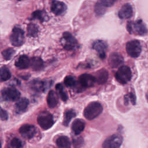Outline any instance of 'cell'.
<instances>
[{
    "label": "cell",
    "mask_w": 148,
    "mask_h": 148,
    "mask_svg": "<svg viewBox=\"0 0 148 148\" xmlns=\"http://www.w3.org/2000/svg\"><path fill=\"white\" fill-rule=\"evenodd\" d=\"M102 110V105L99 102L94 101L89 103L84 108L83 114L86 119L91 120L98 117Z\"/></svg>",
    "instance_id": "1"
},
{
    "label": "cell",
    "mask_w": 148,
    "mask_h": 148,
    "mask_svg": "<svg viewBox=\"0 0 148 148\" xmlns=\"http://www.w3.org/2000/svg\"><path fill=\"white\" fill-rule=\"evenodd\" d=\"M127 29L130 34L138 35H145L148 32L146 27L141 20H138L134 22L128 21L127 24Z\"/></svg>",
    "instance_id": "2"
},
{
    "label": "cell",
    "mask_w": 148,
    "mask_h": 148,
    "mask_svg": "<svg viewBox=\"0 0 148 148\" xmlns=\"http://www.w3.org/2000/svg\"><path fill=\"white\" fill-rule=\"evenodd\" d=\"M114 76L119 83L125 84L131 80L132 78V72L129 66L123 65L116 72Z\"/></svg>",
    "instance_id": "3"
},
{
    "label": "cell",
    "mask_w": 148,
    "mask_h": 148,
    "mask_svg": "<svg viewBox=\"0 0 148 148\" xmlns=\"http://www.w3.org/2000/svg\"><path fill=\"white\" fill-rule=\"evenodd\" d=\"M37 122L43 130H48L54 124V119L52 114L47 111L40 113L37 117Z\"/></svg>",
    "instance_id": "4"
},
{
    "label": "cell",
    "mask_w": 148,
    "mask_h": 148,
    "mask_svg": "<svg viewBox=\"0 0 148 148\" xmlns=\"http://www.w3.org/2000/svg\"><path fill=\"white\" fill-rule=\"evenodd\" d=\"M10 40L13 46H21L24 42V31L21 28L14 27L10 36Z\"/></svg>",
    "instance_id": "5"
},
{
    "label": "cell",
    "mask_w": 148,
    "mask_h": 148,
    "mask_svg": "<svg viewBox=\"0 0 148 148\" xmlns=\"http://www.w3.org/2000/svg\"><path fill=\"white\" fill-rule=\"evenodd\" d=\"M126 51L128 56L132 58L139 57L142 51V46L138 40H132L126 44Z\"/></svg>",
    "instance_id": "6"
},
{
    "label": "cell",
    "mask_w": 148,
    "mask_h": 148,
    "mask_svg": "<svg viewBox=\"0 0 148 148\" xmlns=\"http://www.w3.org/2000/svg\"><path fill=\"white\" fill-rule=\"evenodd\" d=\"M61 42L64 48L66 50H73L77 46L76 39L69 32H64Z\"/></svg>",
    "instance_id": "7"
},
{
    "label": "cell",
    "mask_w": 148,
    "mask_h": 148,
    "mask_svg": "<svg viewBox=\"0 0 148 148\" xmlns=\"http://www.w3.org/2000/svg\"><path fill=\"white\" fill-rule=\"evenodd\" d=\"M123 142V138L119 134L112 135L107 138L103 143V148H120Z\"/></svg>",
    "instance_id": "8"
},
{
    "label": "cell",
    "mask_w": 148,
    "mask_h": 148,
    "mask_svg": "<svg viewBox=\"0 0 148 148\" xmlns=\"http://www.w3.org/2000/svg\"><path fill=\"white\" fill-rule=\"evenodd\" d=\"M2 98L7 101H15L18 100L20 97V92L15 88H4L1 91Z\"/></svg>",
    "instance_id": "9"
},
{
    "label": "cell",
    "mask_w": 148,
    "mask_h": 148,
    "mask_svg": "<svg viewBox=\"0 0 148 148\" xmlns=\"http://www.w3.org/2000/svg\"><path fill=\"white\" fill-rule=\"evenodd\" d=\"M114 3V1L102 0L97 2L94 6V12L97 16H101L103 15L108 8L110 7Z\"/></svg>",
    "instance_id": "10"
},
{
    "label": "cell",
    "mask_w": 148,
    "mask_h": 148,
    "mask_svg": "<svg viewBox=\"0 0 148 148\" xmlns=\"http://www.w3.org/2000/svg\"><path fill=\"white\" fill-rule=\"evenodd\" d=\"M19 133L23 138L29 139L35 135L36 128L33 125L24 124L19 128Z\"/></svg>",
    "instance_id": "11"
},
{
    "label": "cell",
    "mask_w": 148,
    "mask_h": 148,
    "mask_svg": "<svg viewBox=\"0 0 148 148\" xmlns=\"http://www.w3.org/2000/svg\"><path fill=\"white\" fill-rule=\"evenodd\" d=\"M79 82L81 86L84 88H88L93 86L96 82L95 76L88 73L81 75L79 77Z\"/></svg>",
    "instance_id": "12"
},
{
    "label": "cell",
    "mask_w": 148,
    "mask_h": 148,
    "mask_svg": "<svg viewBox=\"0 0 148 148\" xmlns=\"http://www.w3.org/2000/svg\"><path fill=\"white\" fill-rule=\"evenodd\" d=\"M92 48L98 53L101 58L103 59L105 58L106 50L107 49V44L105 42L101 40H98L93 43Z\"/></svg>",
    "instance_id": "13"
},
{
    "label": "cell",
    "mask_w": 148,
    "mask_h": 148,
    "mask_svg": "<svg viewBox=\"0 0 148 148\" xmlns=\"http://www.w3.org/2000/svg\"><path fill=\"white\" fill-rule=\"evenodd\" d=\"M51 11L56 15L58 16L64 13L66 9V5L63 2L54 1L51 5Z\"/></svg>",
    "instance_id": "14"
},
{
    "label": "cell",
    "mask_w": 148,
    "mask_h": 148,
    "mask_svg": "<svg viewBox=\"0 0 148 148\" xmlns=\"http://www.w3.org/2000/svg\"><path fill=\"white\" fill-rule=\"evenodd\" d=\"M108 62L110 66L114 68L123 64L124 59L120 54L118 53H113L110 55Z\"/></svg>",
    "instance_id": "15"
},
{
    "label": "cell",
    "mask_w": 148,
    "mask_h": 148,
    "mask_svg": "<svg viewBox=\"0 0 148 148\" xmlns=\"http://www.w3.org/2000/svg\"><path fill=\"white\" fill-rule=\"evenodd\" d=\"M133 14V8L130 3H125L120 9L118 16L121 19L129 18Z\"/></svg>",
    "instance_id": "16"
},
{
    "label": "cell",
    "mask_w": 148,
    "mask_h": 148,
    "mask_svg": "<svg viewBox=\"0 0 148 148\" xmlns=\"http://www.w3.org/2000/svg\"><path fill=\"white\" fill-rule=\"evenodd\" d=\"M30 65L31 61L26 55H21L15 62V66L19 69L28 68Z\"/></svg>",
    "instance_id": "17"
},
{
    "label": "cell",
    "mask_w": 148,
    "mask_h": 148,
    "mask_svg": "<svg viewBox=\"0 0 148 148\" xmlns=\"http://www.w3.org/2000/svg\"><path fill=\"white\" fill-rule=\"evenodd\" d=\"M85 123L82 119H76L72 124L71 128L73 132L77 135H79L84 129Z\"/></svg>",
    "instance_id": "18"
},
{
    "label": "cell",
    "mask_w": 148,
    "mask_h": 148,
    "mask_svg": "<svg viewBox=\"0 0 148 148\" xmlns=\"http://www.w3.org/2000/svg\"><path fill=\"white\" fill-rule=\"evenodd\" d=\"M29 104V101L26 98H21L17 101L15 104V110L17 113L24 112Z\"/></svg>",
    "instance_id": "19"
},
{
    "label": "cell",
    "mask_w": 148,
    "mask_h": 148,
    "mask_svg": "<svg viewBox=\"0 0 148 148\" xmlns=\"http://www.w3.org/2000/svg\"><path fill=\"white\" fill-rule=\"evenodd\" d=\"M47 103L50 108H55L58 103V98L54 90H50L47 97Z\"/></svg>",
    "instance_id": "20"
},
{
    "label": "cell",
    "mask_w": 148,
    "mask_h": 148,
    "mask_svg": "<svg viewBox=\"0 0 148 148\" xmlns=\"http://www.w3.org/2000/svg\"><path fill=\"white\" fill-rule=\"evenodd\" d=\"M109 77V73L108 71L105 69H101L97 72L96 76H95L96 79V82L99 84H105Z\"/></svg>",
    "instance_id": "21"
},
{
    "label": "cell",
    "mask_w": 148,
    "mask_h": 148,
    "mask_svg": "<svg viewBox=\"0 0 148 148\" xmlns=\"http://www.w3.org/2000/svg\"><path fill=\"white\" fill-rule=\"evenodd\" d=\"M48 84L49 83L46 82H43L38 80H35L31 83L32 88L36 91H44L47 88Z\"/></svg>",
    "instance_id": "22"
},
{
    "label": "cell",
    "mask_w": 148,
    "mask_h": 148,
    "mask_svg": "<svg viewBox=\"0 0 148 148\" xmlns=\"http://www.w3.org/2000/svg\"><path fill=\"white\" fill-rule=\"evenodd\" d=\"M31 68L34 71H38L42 70L44 66L43 60L38 57H33L31 61Z\"/></svg>",
    "instance_id": "23"
},
{
    "label": "cell",
    "mask_w": 148,
    "mask_h": 148,
    "mask_svg": "<svg viewBox=\"0 0 148 148\" xmlns=\"http://www.w3.org/2000/svg\"><path fill=\"white\" fill-rule=\"evenodd\" d=\"M56 143L58 148H71V142L69 139L66 136L58 137Z\"/></svg>",
    "instance_id": "24"
},
{
    "label": "cell",
    "mask_w": 148,
    "mask_h": 148,
    "mask_svg": "<svg viewBox=\"0 0 148 148\" xmlns=\"http://www.w3.org/2000/svg\"><path fill=\"white\" fill-rule=\"evenodd\" d=\"M76 116L75 112L72 109L66 110L64 113V117L63 120V125L68 127L71 120Z\"/></svg>",
    "instance_id": "25"
},
{
    "label": "cell",
    "mask_w": 148,
    "mask_h": 148,
    "mask_svg": "<svg viewBox=\"0 0 148 148\" xmlns=\"http://www.w3.org/2000/svg\"><path fill=\"white\" fill-rule=\"evenodd\" d=\"M56 89L58 92V94L60 95L61 99L63 101H66L68 99V95L66 91L64 90L62 84L61 83L57 84L56 85Z\"/></svg>",
    "instance_id": "26"
},
{
    "label": "cell",
    "mask_w": 148,
    "mask_h": 148,
    "mask_svg": "<svg viewBox=\"0 0 148 148\" xmlns=\"http://www.w3.org/2000/svg\"><path fill=\"white\" fill-rule=\"evenodd\" d=\"M1 80L2 82L9 80L11 77V73L6 66H2L1 68Z\"/></svg>",
    "instance_id": "27"
},
{
    "label": "cell",
    "mask_w": 148,
    "mask_h": 148,
    "mask_svg": "<svg viewBox=\"0 0 148 148\" xmlns=\"http://www.w3.org/2000/svg\"><path fill=\"white\" fill-rule=\"evenodd\" d=\"M38 32V28L35 24L33 23H30L28 24L27 27V35L28 36L35 37L37 36Z\"/></svg>",
    "instance_id": "28"
},
{
    "label": "cell",
    "mask_w": 148,
    "mask_h": 148,
    "mask_svg": "<svg viewBox=\"0 0 148 148\" xmlns=\"http://www.w3.org/2000/svg\"><path fill=\"white\" fill-rule=\"evenodd\" d=\"M15 51L13 48H8L2 51V56L5 60L8 61L11 59Z\"/></svg>",
    "instance_id": "29"
},
{
    "label": "cell",
    "mask_w": 148,
    "mask_h": 148,
    "mask_svg": "<svg viewBox=\"0 0 148 148\" xmlns=\"http://www.w3.org/2000/svg\"><path fill=\"white\" fill-rule=\"evenodd\" d=\"M21 147H22V142L17 138H13L10 140L9 145V148H21Z\"/></svg>",
    "instance_id": "30"
},
{
    "label": "cell",
    "mask_w": 148,
    "mask_h": 148,
    "mask_svg": "<svg viewBox=\"0 0 148 148\" xmlns=\"http://www.w3.org/2000/svg\"><path fill=\"white\" fill-rule=\"evenodd\" d=\"M32 17L33 18L38 19L40 21L43 22L45 20V14L43 13L42 11L38 10L32 13Z\"/></svg>",
    "instance_id": "31"
},
{
    "label": "cell",
    "mask_w": 148,
    "mask_h": 148,
    "mask_svg": "<svg viewBox=\"0 0 148 148\" xmlns=\"http://www.w3.org/2000/svg\"><path fill=\"white\" fill-rule=\"evenodd\" d=\"M129 101H131V102L133 104V105H135V102H136V97H135V94L131 92H130L128 94H127L124 96V102H125V103L127 105L128 104Z\"/></svg>",
    "instance_id": "32"
},
{
    "label": "cell",
    "mask_w": 148,
    "mask_h": 148,
    "mask_svg": "<svg viewBox=\"0 0 148 148\" xmlns=\"http://www.w3.org/2000/svg\"><path fill=\"white\" fill-rule=\"evenodd\" d=\"M75 83L76 80L72 76H67L64 79V84L66 87H73Z\"/></svg>",
    "instance_id": "33"
},
{
    "label": "cell",
    "mask_w": 148,
    "mask_h": 148,
    "mask_svg": "<svg viewBox=\"0 0 148 148\" xmlns=\"http://www.w3.org/2000/svg\"><path fill=\"white\" fill-rule=\"evenodd\" d=\"M83 143V140L81 138H79L76 139H73V145L76 148H79Z\"/></svg>",
    "instance_id": "34"
},
{
    "label": "cell",
    "mask_w": 148,
    "mask_h": 148,
    "mask_svg": "<svg viewBox=\"0 0 148 148\" xmlns=\"http://www.w3.org/2000/svg\"><path fill=\"white\" fill-rule=\"evenodd\" d=\"M8 119V112L3 110V109H1V119L3 121L6 120Z\"/></svg>",
    "instance_id": "35"
},
{
    "label": "cell",
    "mask_w": 148,
    "mask_h": 148,
    "mask_svg": "<svg viewBox=\"0 0 148 148\" xmlns=\"http://www.w3.org/2000/svg\"><path fill=\"white\" fill-rule=\"evenodd\" d=\"M146 99H147V101H148V92L146 94Z\"/></svg>",
    "instance_id": "36"
}]
</instances>
